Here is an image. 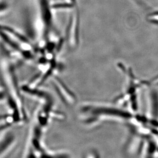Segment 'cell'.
Here are the masks:
<instances>
[{"mask_svg": "<svg viewBox=\"0 0 158 158\" xmlns=\"http://www.w3.org/2000/svg\"><path fill=\"white\" fill-rule=\"evenodd\" d=\"M0 84L6 94V101L12 111V119L19 123L27 119V113L22 96L21 88L14 64L7 60H0Z\"/></svg>", "mask_w": 158, "mask_h": 158, "instance_id": "6da1fadb", "label": "cell"}, {"mask_svg": "<svg viewBox=\"0 0 158 158\" xmlns=\"http://www.w3.org/2000/svg\"><path fill=\"white\" fill-rule=\"evenodd\" d=\"M10 128L0 133V157L7 153L15 143V136Z\"/></svg>", "mask_w": 158, "mask_h": 158, "instance_id": "7a4b0ae2", "label": "cell"}, {"mask_svg": "<svg viewBox=\"0 0 158 158\" xmlns=\"http://www.w3.org/2000/svg\"><path fill=\"white\" fill-rule=\"evenodd\" d=\"M40 6L42 19L45 27L44 36L47 38L52 25V15L48 0H40Z\"/></svg>", "mask_w": 158, "mask_h": 158, "instance_id": "3957f363", "label": "cell"}, {"mask_svg": "<svg viewBox=\"0 0 158 158\" xmlns=\"http://www.w3.org/2000/svg\"><path fill=\"white\" fill-rule=\"evenodd\" d=\"M14 124L15 123L12 120L4 121L0 123V133L5 130H7L8 128H11Z\"/></svg>", "mask_w": 158, "mask_h": 158, "instance_id": "277c9868", "label": "cell"}, {"mask_svg": "<svg viewBox=\"0 0 158 158\" xmlns=\"http://www.w3.org/2000/svg\"><path fill=\"white\" fill-rule=\"evenodd\" d=\"M74 4L72 3H58L53 5L52 7L55 9H64V8H73Z\"/></svg>", "mask_w": 158, "mask_h": 158, "instance_id": "5b68a950", "label": "cell"}, {"mask_svg": "<svg viewBox=\"0 0 158 158\" xmlns=\"http://www.w3.org/2000/svg\"><path fill=\"white\" fill-rule=\"evenodd\" d=\"M9 119H12L9 120H13L12 115L6 114H0V123L4 121H9Z\"/></svg>", "mask_w": 158, "mask_h": 158, "instance_id": "8992f818", "label": "cell"}, {"mask_svg": "<svg viewBox=\"0 0 158 158\" xmlns=\"http://www.w3.org/2000/svg\"><path fill=\"white\" fill-rule=\"evenodd\" d=\"M6 100V94L4 89L1 87H0V102Z\"/></svg>", "mask_w": 158, "mask_h": 158, "instance_id": "52a82bcc", "label": "cell"}, {"mask_svg": "<svg viewBox=\"0 0 158 158\" xmlns=\"http://www.w3.org/2000/svg\"><path fill=\"white\" fill-rule=\"evenodd\" d=\"M134 1H136L138 2H139V3L140 4H143V3H142V2L140 1V0H134Z\"/></svg>", "mask_w": 158, "mask_h": 158, "instance_id": "ba28073f", "label": "cell"}, {"mask_svg": "<svg viewBox=\"0 0 158 158\" xmlns=\"http://www.w3.org/2000/svg\"><path fill=\"white\" fill-rule=\"evenodd\" d=\"M70 1H71L72 4H75V3L76 4V0H70Z\"/></svg>", "mask_w": 158, "mask_h": 158, "instance_id": "9c48e42d", "label": "cell"}]
</instances>
